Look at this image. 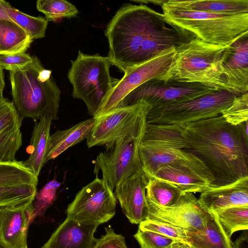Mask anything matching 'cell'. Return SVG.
<instances>
[{"instance_id": "6da1fadb", "label": "cell", "mask_w": 248, "mask_h": 248, "mask_svg": "<svg viewBox=\"0 0 248 248\" xmlns=\"http://www.w3.org/2000/svg\"><path fill=\"white\" fill-rule=\"evenodd\" d=\"M144 137L198 158L214 179L210 186L227 185L248 176V121L234 126L220 114L180 125L148 124Z\"/></svg>"}, {"instance_id": "7a4b0ae2", "label": "cell", "mask_w": 248, "mask_h": 248, "mask_svg": "<svg viewBox=\"0 0 248 248\" xmlns=\"http://www.w3.org/2000/svg\"><path fill=\"white\" fill-rule=\"evenodd\" d=\"M165 23L162 14L145 4H128L120 8L105 31L112 65L124 73L138 65L144 42Z\"/></svg>"}, {"instance_id": "3957f363", "label": "cell", "mask_w": 248, "mask_h": 248, "mask_svg": "<svg viewBox=\"0 0 248 248\" xmlns=\"http://www.w3.org/2000/svg\"><path fill=\"white\" fill-rule=\"evenodd\" d=\"M232 45H215L193 37L175 48L173 62L161 80L198 83L229 91L223 65L232 52Z\"/></svg>"}, {"instance_id": "277c9868", "label": "cell", "mask_w": 248, "mask_h": 248, "mask_svg": "<svg viewBox=\"0 0 248 248\" xmlns=\"http://www.w3.org/2000/svg\"><path fill=\"white\" fill-rule=\"evenodd\" d=\"M13 102L20 117L34 121L58 119L61 92L52 76L35 56L29 64L10 71Z\"/></svg>"}, {"instance_id": "5b68a950", "label": "cell", "mask_w": 248, "mask_h": 248, "mask_svg": "<svg viewBox=\"0 0 248 248\" xmlns=\"http://www.w3.org/2000/svg\"><path fill=\"white\" fill-rule=\"evenodd\" d=\"M161 6L166 23L204 42L230 46L248 36V13H210L172 6L166 0Z\"/></svg>"}, {"instance_id": "8992f818", "label": "cell", "mask_w": 248, "mask_h": 248, "mask_svg": "<svg viewBox=\"0 0 248 248\" xmlns=\"http://www.w3.org/2000/svg\"><path fill=\"white\" fill-rule=\"evenodd\" d=\"M111 65L108 57L86 54L80 50L77 59L71 61L67 77L73 87V97L85 103L93 117L119 80L111 77Z\"/></svg>"}, {"instance_id": "52a82bcc", "label": "cell", "mask_w": 248, "mask_h": 248, "mask_svg": "<svg viewBox=\"0 0 248 248\" xmlns=\"http://www.w3.org/2000/svg\"><path fill=\"white\" fill-rule=\"evenodd\" d=\"M151 109L148 103L140 100L130 105L116 107L94 118L93 126L86 139L88 147L103 146L108 150L125 138H143Z\"/></svg>"}, {"instance_id": "ba28073f", "label": "cell", "mask_w": 248, "mask_h": 248, "mask_svg": "<svg viewBox=\"0 0 248 248\" xmlns=\"http://www.w3.org/2000/svg\"><path fill=\"white\" fill-rule=\"evenodd\" d=\"M236 95L215 91L198 98L152 108L147 123L157 125H180L217 116L228 108Z\"/></svg>"}, {"instance_id": "9c48e42d", "label": "cell", "mask_w": 248, "mask_h": 248, "mask_svg": "<svg viewBox=\"0 0 248 248\" xmlns=\"http://www.w3.org/2000/svg\"><path fill=\"white\" fill-rule=\"evenodd\" d=\"M116 204L114 193L107 182L96 177L78 192L66 213L74 220L98 226L114 217Z\"/></svg>"}, {"instance_id": "30bf717a", "label": "cell", "mask_w": 248, "mask_h": 248, "mask_svg": "<svg viewBox=\"0 0 248 248\" xmlns=\"http://www.w3.org/2000/svg\"><path fill=\"white\" fill-rule=\"evenodd\" d=\"M215 90L198 83L151 79L128 93L117 107H124L143 100L152 109L170 104L200 97ZM218 91V90H217Z\"/></svg>"}, {"instance_id": "8fae6325", "label": "cell", "mask_w": 248, "mask_h": 248, "mask_svg": "<svg viewBox=\"0 0 248 248\" xmlns=\"http://www.w3.org/2000/svg\"><path fill=\"white\" fill-rule=\"evenodd\" d=\"M175 51V47H170L127 70L123 77L119 79L94 118L116 108L128 93L142 83L151 79L161 80L173 62Z\"/></svg>"}, {"instance_id": "7c38bea8", "label": "cell", "mask_w": 248, "mask_h": 248, "mask_svg": "<svg viewBox=\"0 0 248 248\" xmlns=\"http://www.w3.org/2000/svg\"><path fill=\"white\" fill-rule=\"evenodd\" d=\"M143 138L121 140L97 156L93 172L97 174L101 171L103 178L113 191L122 181L142 169L139 149Z\"/></svg>"}, {"instance_id": "4fadbf2b", "label": "cell", "mask_w": 248, "mask_h": 248, "mask_svg": "<svg viewBox=\"0 0 248 248\" xmlns=\"http://www.w3.org/2000/svg\"><path fill=\"white\" fill-rule=\"evenodd\" d=\"M139 152L142 170L147 179L163 166L181 164L204 174L212 181L211 184L214 181L207 168L198 158L163 141L143 137Z\"/></svg>"}, {"instance_id": "5bb4252c", "label": "cell", "mask_w": 248, "mask_h": 248, "mask_svg": "<svg viewBox=\"0 0 248 248\" xmlns=\"http://www.w3.org/2000/svg\"><path fill=\"white\" fill-rule=\"evenodd\" d=\"M148 205V218L169 223L188 232L202 229L212 216L201 207L198 199L191 193L183 194L174 204L169 207Z\"/></svg>"}, {"instance_id": "9a60e30c", "label": "cell", "mask_w": 248, "mask_h": 248, "mask_svg": "<svg viewBox=\"0 0 248 248\" xmlns=\"http://www.w3.org/2000/svg\"><path fill=\"white\" fill-rule=\"evenodd\" d=\"M33 202L0 207V248H27L29 225L33 220Z\"/></svg>"}, {"instance_id": "2e32d148", "label": "cell", "mask_w": 248, "mask_h": 248, "mask_svg": "<svg viewBox=\"0 0 248 248\" xmlns=\"http://www.w3.org/2000/svg\"><path fill=\"white\" fill-rule=\"evenodd\" d=\"M148 179L142 169L132 174L114 189L122 210L132 224H140L149 215L145 188Z\"/></svg>"}, {"instance_id": "e0dca14e", "label": "cell", "mask_w": 248, "mask_h": 248, "mask_svg": "<svg viewBox=\"0 0 248 248\" xmlns=\"http://www.w3.org/2000/svg\"><path fill=\"white\" fill-rule=\"evenodd\" d=\"M20 117L14 103L0 97V163H15L22 144Z\"/></svg>"}, {"instance_id": "ac0fdd59", "label": "cell", "mask_w": 248, "mask_h": 248, "mask_svg": "<svg viewBox=\"0 0 248 248\" xmlns=\"http://www.w3.org/2000/svg\"><path fill=\"white\" fill-rule=\"evenodd\" d=\"M201 207L211 214L238 206L248 205V176L230 184L209 186L201 192L198 199Z\"/></svg>"}, {"instance_id": "d6986e66", "label": "cell", "mask_w": 248, "mask_h": 248, "mask_svg": "<svg viewBox=\"0 0 248 248\" xmlns=\"http://www.w3.org/2000/svg\"><path fill=\"white\" fill-rule=\"evenodd\" d=\"M97 227L67 217L42 248H93Z\"/></svg>"}, {"instance_id": "ffe728a7", "label": "cell", "mask_w": 248, "mask_h": 248, "mask_svg": "<svg viewBox=\"0 0 248 248\" xmlns=\"http://www.w3.org/2000/svg\"><path fill=\"white\" fill-rule=\"evenodd\" d=\"M232 46V52L223 65V76L229 92L238 95L248 91V36Z\"/></svg>"}, {"instance_id": "44dd1931", "label": "cell", "mask_w": 248, "mask_h": 248, "mask_svg": "<svg viewBox=\"0 0 248 248\" xmlns=\"http://www.w3.org/2000/svg\"><path fill=\"white\" fill-rule=\"evenodd\" d=\"M149 179L169 183L183 193H201L208 188L212 181L204 174L189 166L170 164L159 168Z\"/></svg>"}, {"instance_id": "7402d4cb", "label": "cell", "mask_w": 248, "mask_h": 248, "mask_svg": "<svg viewBox=\"0 0 248 248\" xmlns=\"http://www.w3.org/2000/svg\"><path fill=\"white\" fill-rule=\"evenodd\" d=\"M194 37L176 27L168 28L164 24L153 31L144 42L140 52L139 65L156 56L163 50L177 47Z\"/></svg>"}, {"instance_id": "603a6c76", "label": "cell", "mask_w": 248, "mask_h": 248, "mask_svg": "<svg viewBox=\"0 0 248 248\" xmlns=\"http://www.w3.org/2000/svg\"><path fill=\"white\" fill-rule=\"evenodd\" d=\"M38 120L33 127L30 144L27 148L30 156L27 160L22 161L24 166L37 177L46 163L50 130L53 120L44 116Z\"/></svg>"}, {"instance_id": "cb8c5ba5", "label": "cell", "mask_w": 248, "mask_h": 248, "mask_svg": "<svg viewBox=\"0 0 248 248\" xmlns=\"http://www.w3.org/2000/svg\"><path fill=\"white\" fill-rule=\"evenodd\" d=\"M95 118L93 117L80 122L70 128L58 130L50 135L46 163L54 159L69 148L86 139L93 126Z\"/></svg>"}, {"instance_id": "d4e9b609", "label": "cell", "mask_w": 248, "mask_h": 248, "mask_svg": "<svg viewBox=\"0 0 248 248\" xmlns=\"http://www.w3.org/2000/svg\"><path fill=\"white\" fill-rule=\"evenodd\" d=\"M202 230L187 232L188 248H233L232 242L213 214Z\"/></svg>"}, {"instance_id": "484cf974", "label": "cell", "mask_w": 248, "mask_h": 248, "mask_svg": "<svg viewBox=\"0 0 248 248\" xmlns=\"http://www.w3.org/2000/svg\"><path fill=\"white\" fill-rule=\"evenodd\" d=\"M169 4L214 14L248 13V0H169Z\"/></svg>"}, {"instance_id": "4316f807", "label": "cell", "mask_w": 248, "mask_h": 248, "mask_svg": "<svg viewBox=\"0 0 248 248\" xmlns=\"http://www.w3.org/2000/svg\"><path fill=\"white\" fill-rule=\"evenodd\" d=\"M33 40L14 21L0 19V55L25 53Z\"/></svg>"}, {"instance_id": "83f0119b", "label": "cell", "mask_w": 248, "mask_h": 248, "mask_svg": "<svg viewBox=\"0 0 248 248\" xmlns=\"http://www.w3.org/2000/svg\"><path fill=\"white\" fill-rule=\"evenodd\" d=\"M183 194L169 183L155 179H148L145 188L148 203L161 207H169L174 204Z\"/></svg>"}, {"instance_id": "f1b7e54d", "label": "cell", "mask_w": 248, "mask_h": 248, "mask_svg": "<svg viewBox=\"0 0 248 248\" xmlns=\"http://www.w3.org/2000/svg\"><path fill=\"white\" fill-rule=\"evenodd\" d=\"M1 2L11 19L24 29L32 40L45 36L48 22L46 18L27 15L5 0H1Z\"/></svg>"}, {"instance_id": "f546056e", "label": "cell", "mask_w": 248, "mask_h": 248, "mask_svg": "<svg viewBox=\"0 0 248 248\" xmlns=\"http://www.w3.org/2000/svg\"><path fill=\"white\" fill-rule=\"evenodd\" d=\"M211 214L216 216L223 231L230 238L235 232L248 229V205L231 207Z\"/></svg>"}, {"instance_id": "4dcf8cb0", "label": "cell", "mask_w": 248, "mask_h": 248, "mask_svg": "<svg viewBox=\"0 0 248 248\" xmlns=\"http://www.w3.org/2000/svg\"><path fill=\"white\" fill-rule=\"evenodd\" d=\"M37 186L18 184L0 186V207L32 202Z\"/></svg>"}, {"instance_id": "1f68e13d", "label": "cell", "mask_w": 248, "mask_h": 248, "mask_svg": "<svg viewBox=\"0 0 248 248\" xmlns=\"http://www.w3.org/2000/svg\"><path fill=\"white\" fill-rule=\"evenodd\" d=\"M38 177L23 164L22 161L0 163V186L18 184L37 186Z\"/></svg>"}, {"instance_id": "d6a6232c", "label": "cell", "mask_w": 248, "mask_h": 248, "mask_svg": "<svg viewBox=\"0 0 248 248\" xmlns=\"http://www.w3.org/2000/svg\"><path fill=\"white\" fill-rule=\"evenodd\" d=\"M37 10L45 15L48 21L56 22L62 18L76 16L78 11L75 5L65 0H39Z\"/></svg>"}, {"instance_id": "836d02e7", "label": "cell", "mask_w": 248, "mask_h": 248, "mask_svg": "<svg viewBox=\"0 0 248 248\" xmlns=\"http://www.w3.org/2000/svg\"><path fill=\"white\" fill-rule=\"evenodd\" d=\"M140 248H186L187 246L155 232L138 229L134 235Z\"/></svg>"}, {"instance_id": "e575fe53", "label": "cell", "mask_w": 248, "mask_h": 248, "mask_svg": "<svg viewBox=\"0 0 248 248\" xmlns=\"http://www.w3.org/2000/svg\"><path fill=\"white\" fill-rule=\"evenodd\" d=\"M139 229L155 232L187 246V232L169 223L147 218L139 224Z\"/></svg>"}, {"instance_id": "d590c367", "label": "cell", "mask_w": 248, "mask_h": 248, "mask_svg": "<svg viewBox=\"0 0 248 248\" xmlns=\"http://www.w3.org/2000/svg\"><path fill=\"white\" fill-rule=\"evenodd\" d=\"M225 121L236 126L248 120V93L235 95L231 105L221 112Z\"/></svg>"}, {"instance_id": "8d00e7d4", "label": "cell", "mask_w": 248, "mask_h": 248, "mask_svg": "<svg viewBox=\"0 0 248 248\" xmlns=\"http://www.w3.org/2000/svg\"><path fill=\"white\" fill-rule=\"evenodd\" d=\"M60 183L52 180L44 186L38 193H36L33 207V218L40 215L52 203L54 200L56 192Z\"/></svg>"}, {"instance_id": "74e56055", "label": "cell", "mask_w": 248, "mask_h": 248, "mask_svg": "<svg viewBox=\"0 0 248 248\" xmlns=\"http://www.w3.org/2000/svg\"><path fill=\"white\" fill-rule=\"evenodd\" d=\"M105 230V234L96 240L93 248H128L124 236L115 233L110 226Z\"/></svg>"}, {"instance_id": "f35d334b", "label": "cell", "mask_w": 248, "mask_h": 248, "mask_svg": "<svg viewBox=\"0 0 248 248\" xmlns=\"http://www.w3.org/2000/svg\"><path fill=\"white\" fill-rule=\"evenodd\" d=\"M32 61V56L24 53L13 55H0V64L3 69L11 71L24 67Z\"/></svg>"}, {"instance_id": "ab89813d", "label": "cell", "mask_w": 248, "mask_h": 248, "mask_svg": "<svg viewBox=\"0 0 248 248\" xmlns=\"http://www.w3.org/2000/svg\"><path fill=\"white\" fill-rule=\"evenodd\" d=\"M3 69L0 64V97L3 96V91L5 87Z\"/></svg>"}, {"instance_id": "60d3db41", "label": "cell", "mask_w": 248, "mask_h": 248, "mask_svg": "<svg viewBox=\"0 0 248 248\" xmlns=\"http://www.w3.org/2000/svg\"><path fill=\"white\" fill-rule=\"evenodd\" d=\"M0 19H5L13 21L3 6L1 0H0Z\"/></svg>"}, {"instance_id": "b9f144b4", "label": "cell", "mask_w": 248, "mask_h": 248, "mask_svg": "<svg viewBox=\"0 0 248 248\" xmlns=\"http://www.w3.org/2000/svg\"><path fill=\"white\" fill-rule=\"evenodd\" d=\"M232 246L233 248H239V247L237 245L234 244L232 242Z\"/></svg>"}, {"instance_id": "7bdbcfd3", "label": "cell", "mask_w": 248, "mask_h": 248, "mask_svg": "<svg viewBox=\"0 0 248 248\" xmlns=\"http://www.w3.org/2000/svg\"><path fill=\"white\" fill-rule=\"evenodd\" d=\"M28 248V247L27 248Z\"/></svg>"}, {"instance_id": "ee69618b", "label": "cell", "mask_w": 248, "mask_h": 248, "mask_svg": "<svg viewBox=\"0 0 248 248\" xmlns=\"http://www.w3.org/2000/svg\"></svg>"}]
</instances>
